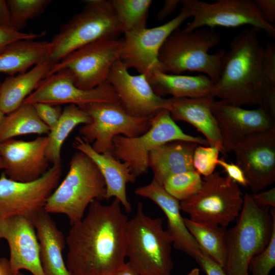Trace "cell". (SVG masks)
<instances>
[{"mask_svg":"<svg viewBox=\"0 0 275 275\" xmlns=\"http://www.w3.org/2000/svg\"><path fill=\"white\" fill-rule=\"evenodd\" d=\"M0 24L11 26L10 12L5 0H0Z\"/></svg>","mask_w":275,"mask_h":275,"instance_id":"45","label":"cell"},{"mask_svg":"<svg viewBox=\"0 0 275 275\" xmlns=\"http://www.w3.org/2000/svg\"><path fill=\"white\" fill-rule=\"evenodd\" d=\"M146 77L154 92L161 97L171 95L174 98H213L214 83L205 74L183 75L155 70Z\"/></svg>","mask_w":275,"mask_h":275,"instance_id":"26","label":"cell"},{"mask_svg":"<svg viewBox=\"0 0 275 275\" xmlns=\"http://www.w3.org/2000/svg\"><path fill=\"white\" fill-rule=\"evenodd\" d=\"M190 17V11L182 6L179 13L164 24L125 34L120 60L127 69L134 68L139 74L147 75L155 70L161 71L158 61L161 47L169 36Z\"/></svg>","mask_w":275,"mask_h":275,"instance_id":"14","label":"cell"},{"mask_svg":"<svg viewBox=\"0 0 275 275\" xmlns=\"http://www.w3.org/2000/svg\"><path fill=\"white\" fill-rule=\"evenodd\" d=\"M61 164L52 165L39 179L20 182L0 176V218L22 216L31 219L44 210L46 203L59 184Z\"/></svg>","mask_w":275,"mask_h":275,"instance_id":"13","label":"cell"},{"mask_svg":"<svg viewBox=\"0 0 275 275\" xmlns=\"http://www.w3.org/2000/svg\"><path fill=\"white\" fill-rule=\"evenodd\" d=\"M122 33L110 1L89 0L62 25L50 41L49 58L57 63L73 51L95 41L117 38Z\"/></svg>","mask_w":275,"mask_h":275,"instance_id":"7","label":"cell"},{"mask_svg":"<svg viewBox=\"0 0 275 275\" xmlns=\"http://www.w3.org/2000/svg\"><path fill=\"white\" fill-rule=\"evenodd\" d=\"M117 199L94 200L66 238V266L72 275H114L125 264L127 216Z\"/></svg>","mask_w":275,"mask_h":275,"instance_id":"1","label":"cell"},{"mask_svg":"<svg viewBox=\"0 0 275 275\" xmlns=\"http://www.w3.org/2000/svg\"><path fill=\"white\" fill-rule=\"evenodd\" d=\"M44 35V32L24 33L17 31L11 26L0 24V53L14 42L22 40H35Z\"/></svg>","mask_w":275,"mask_h":275,"instance_id":"38","label":"cell"},{"mask_svg":"<svg viewBox=\"0 0 275 275\" xmlns=\"http://www.w3.org/2000/svg\"><path fill=\"white\" fill-rule=\"evenodd\" d=\"M217 165L221 166L226 172L228 177L238 184L243 186H248V181L241 169L236 163L229 162L224 158H218Z\"/></svg>","mask_w":275,"mask_h":275,"instance_id":"40","label":"cell"},{"mask_svg":"<svg viewBox=\"0 0 275 275\" xmlns=\"http://www.w3.org/2000/svg\"><path fill=\"white\" fill-rule=\"evenodd\" d=\"M1 84H2V83H1V81H0V91H1Z\"/></svg>","mask_w":275,"mask_h":275,"instance_id":"52","label":"cell"},{"mask_svg":"<svg viewBox=\"0 0 275 275\" xmlns=\"http://www.w3.org/2000/svg\"><path fill=\"white\" fill-rule=\"evenodd\" d=\"M188 230L206 254L224 269L227 257L226 228L184 218Z\"/></svg>","mask_w":275,"mask_h":275,"instance_id":"30","label":"cell"},{"mask_svg":"<svg viewBox=\"0 0 275 275\" xmlns=\"http://www.w3.org/2000/svg\"><path fill=\"white\" fill-rule=\"evenodd\" d=\"M239 184L218 172L204 177L200 189L180 202V209L190 219L226 228L239 216L243 205Z\"/></svg>","mask_w":275,"mask_h":275,"instance_id":"9","label":"cell"},{"mask_svg":"<svg viewBox=\"0 0 275 275\" xmlns=\"http://www.w3.org/2000/svg\"><path fill=\"white\" fill-rule=\"evenodd\" d=\"M183 141L209 146L205 139L184 132L171 118L168 109H162L151 119L150 128L143 134L134 138L122 135L113 139L112 155L126 163L131 172L138 177L147 172L150 152L166 143Z\"/></svg>","mask_w":275,"mask_h":275,"instance_id":"8","label":"cell"},{"mask_svg":"<svg viewBox=\"0 0 275 275\" xmlns=\"http://www.w3.org/2000/svg\"><path fill=\"white\" fill-rule=\"evenodd\" d=\"M105 194L106 183L98 167L78 151L71 158L65 178L48 199L44 210L65 215L72 225L82 219L93 200H105Z\"/></svg>","mask_w":275,"mask_h":275,"instance_id":"6","label":"cell"},{"mask_svg":"<svg viewBox=\"0 0 275 275\" xmlns=\"http://www.w3.org/2000/svg\"><path fill=\"white\" fill-rule=\"evenodd\" d=\"M41 121L50 129L58 122L63 109L60 105H53L43 102L32 104Z\"/></svg>","mask_w":275,"mask_h":275,"instance_id":"39","label":"cell"},{"mask_svg":"<svg viewBox=\"0 0 275 275\" xmlns=\"http://www.w3.org/2000/svg\"><path fill=\"white\" fill-rule=\"evenodd\" d=\"M134 193L159 206L167 218V230L173 238V246L195 259L202 251L185 226L180 212V202L153 180L148 184L136 188Z\"/></svg>","mask_w":275,"mask_h":275,"instance_id":"21","label":"cell"},{"mask_svg":"<svg viewBox=\"0 0 275 275\" xmlns=\"http://www.w3.org/2000/svg\"><path fill=\"white\" fill-rule=\"evenodd\" d=\"M254 203L260 207H275V187L251 195Z\"/></svg>","mask_w":275,"mask_h":275,"instance_id":"43","label":"cell"},{"mask_svg":"<svg viewBox=\"0 0 275 275\" xmlns=\"http://www.w3.org/2000/svg\"><path fill=\"white\" fill-rule=\"evenodd\" d=\"M39 244L41 264L45 275H72L64 262L62 252L66 239L49 213L43 210L31 219Z\"/></svg>","mask_w":275,"mask_h":275,"instance_id":"24","label":"cell"},{"mask_svg":"<svg viewBox=\"0 0 275 275\" xmlns=\"http://www.w3.org/2000/svg\"><path fill=\"white\" fill-rule=\"evenodd\" d=\"M91 121L89 114L78 106H65L58 122L47 134L46 157L49 162L52 165L61 164V148L70 133L77 125L88 124Z\"/></svg>","mask_w":275,"mask_h":275,"instance_id":"29","label":"cell"},{"mask_svg":"<svg viewBox=\"0 0 275 275\" xmlns=\"http://www.w3.org/2000/svg\"><path fill=\"white\" fill-rule=\"evenodd\" d=\"M235 225L226 232L227 257L224 271L227 275H249L251 260L268 245L275 226V210L270 213L260 207L245 193Z\"/></svg>","mask_w":275,"mask_h":275,"instance_id":"5","label":"cell"},{"mask_svg":"<svg viewBox=\"0 0 275 275\" xmlns=\"http://www.w3.org/2000/svg\"><path fill=\"white\" fill-rule=\"evenodd\" d=\"M4 165L2 159L0 157V169H4Z\"/></svg>","mask_w":275,"mask_h":275,"instance_id":"49","label":"cell"},{"mask_svg":"<svg viewBox=\"0 0 275 275\" xmlns=\"http://www.w3.org/2000/svg\"><path fill=\"white\" fill-rule=\"evenodd\" d=\"M49 128L40 119L31 104L22 103L5 115L0 123V142L30 134H48Z\"/></svg>","mask_w":275,"mask_h":275,"instance_id":"31","label":"cell"},{"mask_svg":"<svg viewBox=\"0 0 275 275\" xmlns=\"http://www.w3.org/2000/svg\"><path fill=\"white\" fill-rule=\"evenodd\" d=\"M0 275H13L9 260L5 258H0Z\"/></svg>","mask_w":275,"mask_h":275,"instance_id":"47","label":"cell"},{"mask_svg":"<svg viewBox=\"0 0 275 275\" xmlns=\"http://www.w3.org/2000/svg\"><path fill=\"white\" fill-rule=\"evenodd\" d=\"M107 81L116 91L122 106L132 116L151 118L160 111L170 109V98L158 96L146 75L130 74L120 59L113 66Z\"/></svg>","mask_w":275,"mask_h":275,"instance_id":"17","label":"cell"},{"mask_svg":"<svg viewBox=\"0 0 275 275\" xmlns=\"http://www.w3.org/2000/svg\"><path fill=\"white\" fill-rule=\"evenodd\" d=\"M186 275H200V269L195 268L190 271Z\"/></svg>","mask_w":275,"mask_h":275,"instance_id":"48","label":"cell"},{"mask_svg":"<svg viewBox=\"0 0 275 275\" xmlns=\"http://www.w3.org/2000/svg\"><path fill=\"white\" fill-rule=\"evenodd\" d=\"M254 2L264 20L274 25L275 23V1L255 0Z\"/></svg>","mask_w":275,"mask_h":275,"instance_id":"42","label":"cell"},{"mask_svg":"<svg viewBox=\"0 0 275 275\" xmlns=\"http://www.w3.org/2000/svg\"><path fill=\"white\" fill-rule=\"evenodd\" d=\"M214 98L171 97L169 111L172 119L184 121L194 126L205 137L209 146L218 148L222 152V138L211 104Z\"/></svg>","mask_w":275,"mask_h":275,"instance_id":"23","label":"cell"},{"mask_svg":"<svg viewBox=\"0 0 275 275\" xmlns=\"http://www.w3.org/2000/svg\"><path fill=\"white\" fill-rule=\"evenodd\" d=\"M275 266V226L266 248L250 261L249 269L252 275H269Z\"/></svg>","mask_w":275,"mask_h":275,"instance_id":"37","label":"cell"},{"mask_svg":"<svg viewBox=\"0 0 275 275\" xmlns=\"http://www.w3.org/2000/svg\"><path fill=\"white\" fill-rule=\"evenodd\" d=\"M180 3L179 0H167L165 2L163 7L159 11L157 18L161 21L170 15L176 9Z\"/></svg>","mask_w":275,"mask_h":275,"instance_id":"44","label":"cell"},{"mask_svg":"<svg viewBox=\"0 0 275 275\" xmlns=\"http://www.w3.org/2000/svg\"><path fill=\"white\" fill-rule=\"evenodd\" d=\"M123 38H104L89 43L55 63L49 75L63 69L71 73L75 85L89 90L107 81L110 71L120 59Z\"/></svg>","mask_w":275,"mask_h":275,"instance_id":"11","label":"cell"},{"mask_svg":"<svg viewBox=\"0 0 275 275\" xmlns=\"http://www.w3.org/2000/svg\"><path fill=\"white\" fill-rule=\"evenodd\" d=\"M232 151L254 194L274 182L275 126L243 138Z\"/></svg>","mask_w":275,"mask_h":275,"instance_id":"15","label":"cell"},{"mask_svg":"<svg viewBox=\"0 0 275 275\" xmlns=\"http://www.w3.org/2000/svg\"><path fill=\"white\" fill-rule=\"evenodd\" d=\"M221 36L213 29H198L185 32L179 28L166 39L159 51L162 72L180 74L187 71L203 73L214 84L218 80L226 51L209 53L218 45Z\"/></svg>","mask_w":275,"mask_h":275,"instance_id":"3","label":"cell"},{"mask_svg":"<svg viewBox=\"0 0 275 275\" xmlns=\"http://www.w3.org/2000/svg\"><path fill=\"white\" fill-rule=\"evenodd\" d=\"M202 183L201 175L194 170L169 177L162 186L170 195L181 202L195 195L200 189Z\"/></svg>","mask_w":275,"mask_h":275,"instance_id":"34","label":"cell"},{"mask_svg":"<svg viewBox=\"0 0 275 275\" xmlns=\"http://www.w3.org/2000/svg\"><path fill=\"white\" fill-rule=\"evenodd\" d=\"M54 64L48 58L25 72L7 77L1 84L0 111L7 115L19 107L40 82L49 76Z\"/></svg>","mask_w":275,"mask_h":275,"instance_id":"27","label":"cell"},{"mask_svg":"<svg viewBox=\"0 0 275 275\" xmlns=\"http://www.w3.org/2000/svg\"><path fill=\"white\" fill-rule=\"evenodd\" d=\"M17 275H25L24 274H23L22 273H21L20 271L18 273V274Z\"/></svg>","mask_w":275,"mask_h":275,"instance_id":"51","label":"cell"},{"mask_svg":"<svg viewBox=\"0 0 275 275\" xmlns=\"http://www.w3.org/2000/svg\"><path fill=\"white\" fill-rule=\"evenodd\" d=\"M172 245L173 238L163 229L162 218L148 216L139 203L127 223V262L141 275H171Z\"/></svg>","mask_w":275,"mask_h":275,"instance_id":"4","label":"cell"},{"mask_svg":"<svg viewBox=\"0 0 275 275\" xmlns=\"http://www.w3.org/2000/svg\"><path fill=\"white\" fill-rule=\"evenodd\" d=\"M258 31L246 29L234 36L224 57L212 96L231 105H256L268 111L262 72L264 48Z\"/></svg>","mask_w":275,"mask_h":275,"instance_id":"2","label":"cell"},{"mask_svg":"<svg viewBox=\"0 0 275 275\" xmlns=\"http://www.w3.org/2000/svg\"><path fill=\"white\" fill-rule=\"evenodd\" d=\"M11 15V26L21 31L29 20L40 15L51 3L50 0L6 1Z\"/></svg>","mask_w":275,"mask_h":275,"instance_id":"33","label":"cell"},{"mask_svg":"<svg viewBox=\"0 0 275 275\" xmlns=\"http://www.w3.org/2000/svg\"><path fill=\"white\" fill-rule=\"evenodd\" d=\"M48 142L47 135L30 141L11 139L0 142V157L7 177L29 182L43 175L49 169L46 157Z\"/></svg>","mask_w":275,"mask_h":275,"instance_id":"19","label":"cell"},{"mask_svg":"<svg viewBox=\"0 0 275 275\" xmlns=\"http://www.w3.org/2000/svg\"><path fill=\"white\" fill-rule=\"evenodd\" d=\"M1 239L6 240L9 245V261L13 275L22 269L33 275H45L40 260L36 229L31 219L22 216L0 218Z\"/></svg>","mask_w":275,"mask_h":275,"instance_id":"20","label":"cell"},{"mask_svg":"<svg viewBox=\"0 0 275 275\" xmlns=\"http://www.w3.org/2000/svg\"><path fill=\"white\" fill-rule=\"evenodd\" d=\"M113 9L124 34L147 28L151 0H111Z\"/></svg>","mask_w":275,"mask_h":275,"instance_id":"32","label":"cell"},{"mask_svg":"<svg viewBox=\"0 0 275 275\" xmlns=\"http://www.w3.org/2000/svg\"><path fill=\"white\" fill-rule=\"evenodd\" d=\"M220 152L216 147L198 145L194 151L193 159L195 171L204 177L211 175L217 166Z\"/></svg>","mask_w":275,"mask_h":275,"instance_id":"36","label":"cell"},{"mask_svg":"<svg viewBox=\"0 0 275 275\" xmlns=\"http://www.w3.org/2000/svg\"><path fill=\"white\" fill-rule=\"evenodd\" d=\"M191 12L193 20L182 29L190 32L202 26L237 28L249 25L275 37V27L267 22L252 0H217L210 3L199 0H180Z\"/></svg>","mask_w":275,"mask_h":275,"instance_id":"12","label":"cell"},{"mask_svg":"<svg viewBox=\"0 0 275 275\" xmlns=\"http://www.w3.org/2000/svg\"><path fill=\"white\" fill-rule=\"evenodd\" d=\"M262 78L268 111L275 118V44L268 43L263 49Z\"/></svg>","mask_w":275,"mask_h":275,"instance_id":"35","label":"cell"},{"mask_svg":"<svg viewBox=\"0 0 275 275\" xmlns=\"http://www.w3.org/2000/svg\"><path fill=\"white\" fill-rule=\"evenodd\" d=\"M78 106L92 119L90 123L79 128V136L85 142L92 143L93 149L99 153L111 152L115 136L136 137L151 127V118L132 116L120 103L93 102Z\"/></svg>","mask_w":275,"mask_h":275,"instance_id":"10","label":"cell"},{"mask_svg":"<svg viewBox=\"0 0 275 275\" xmlns=\"http://www.w3.org/2000/svg\"><path fill=\"white\" fill-rule=\"evenodd\" d=\"M114 275H141L127 262L119 269Z\"/></svg>","mask_w":275,"mask_h":275,"instance_id":"46","label":"cell"},{"mask_svg":"<svg viewBox=\"0 0 275 275\" xmlns=\"http://www.w3.org/2000/svg\"><path fill=\"white\" fill-rule=\"evenodd\" d=\"M72 147L90 158L96 164L106 183L105 200L112 197L118 199L127 213L131 211V205L126 194V185L134 183L136 178L127 164L117 159L111 152L99 153L91 145L80 136H75Z\"/></svg>","mask_w":275,"mask_h":275,"instance_id":"22","label":"cell"},{"mask_svg":"<svg viewBox=\"0 0 275 275\" xmlns=\"http://www.w3.org/2000/svg\"><path fill=\"white\" fill-rule=\"evenodd\" d=\"M37 102L80 106L93 102L120 103V101L108 81L92 89H82L75 85L70 71L63 69L44 79L22 103Z\"/></svg>","mask_w":275,"mask_h":275,"instance_id":"16","label":"cell"},{"mask_svg":"<svg viewBox=\"0 0 275 275\" xmlns=\"http://www.w3.org/2000/svg\"><path fill=\"white\" fill-rule=\"evenodd\" d=\"M211 109L220 131L223 154L232 151L243 138L275 126V118L262 106L248 109L214 100Z\"/></svg>","mask_w":275,"mask_h":275,"instance_id":"18","label":"cell"},{"mask_svg":"<svg viewBox=\"0 0 275 275\" xmlns=\"http://www.w3.org/2000/svg\"><path fill=\"white\" fill-rule=\"evenodd\" d=\"M5 115L0 111V123H1V121L3 120Z\"/></svg>","mask_w":275,"mask_h":275,"instance_id":"50","label":"cell"},{"mask_svg":"<svg viewBox=\"0 0 275 275\" xmlns=\"http://www.w3.org/2000/svg\"><path fill=\"white\" fill-rule=\"evenodd\" d=\"M52 44L46 41L22 40L14 42L0 53V73L15 75L49 57Z\"/></svg>","mask_w":275,"mask_h":275,"instance_id":"28","label":"cell"},{"mask_svg":"<svg viewBox=\"0 0 275 275\" xmlns=\"http://www.w3.org/2000/svg\"><path fill=\"white\" fill-rule=\"evenodd\" d=\"M195 259L207 275H227L221 266L202 252Z\"/></svg>","mask_w":275,"mask_h":275,"instance_id":"41","label":"cell"},{"mask_svg":"<svg viewBox=\"0 0 275 275\" xmlns=\"http://www.w3.org/2000/svg\"><path fill=\"white\" fill-rule=\"evenodd\" d=\"M199 144L175 141L166 143L151 151L148 156V167L153 173V180L161 185L170 177L194 171L193 159Z\"/></svg>","mask_w":275,"mask_h":275,"instance_id":"25","label":"cell"}]
</instances>
